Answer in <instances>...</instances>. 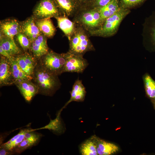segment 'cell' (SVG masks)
<instances>
[{
    "mask_svg": "<svg viewBox=\"0 0 155 155\" xmlns=\"http://www.w3.org/2000/svg\"><path fill=\"white\" fill-rule=\"evenodd\" d=\"M32 77L39 94L52 96L61 85L58 76L48 71L39 63L37 62Z\"/></svg>",
    "mask_w": 155,
    "mask_h": 155,
    "instance_id": "6da1fadb",
    "label": "cell"
},
{
    "mask_svg": "<svg viewBox=\"0 0 155 155\" xmlns=\"http://www.w3.org/2000/svg\"><path fill=\"white\" fill-rule=\"evenodd\" d=\"M90 36L88 31L76 25L73 32L68 39L69 48L68 52L74 55L83 57L86 52L95 51L89 38Z\"/></svg>",
    "mask_w": 155,
    "mask_h": 155,
    "instance_id": "7a4b0ae2",
    "label": "cell"
},
{
    "mask_svg": "<svg viewBox=\"0 0 155 155\" xmlns=\"http://www.w3.org/2000/svg\"><path fill=\"white\" fill-rule=\"evenodd\" d=\"M73 21L89 33L97 30L102 25L98 9L94 7L82 8L73 18Z\"/></svg>",
    "mask_w": 155,
    "mask_h": 155,
    "instance_id": "3957f363",
    "label": "cell"
},
{
    "mask_svg": "<svg viewBox=\"0 0 155 155\" xmlns=\"http://www.w3.org/2000/svg\"><path fill=\"white\" fill-rule=\"evenodd\" d=\"M129 12L128 9L121 8L115 14L106 19L98 29L89 33L90 35L102 37L113 36L117 32L122 20Z\"/></svg>",
    "mask_w": 155,
    "mask_h": 155,
    "instance_id": "277c9868",
    "label": "cell"
},
{
    "mask_svg": "<svg viewBox=\"0 0 155 155\" xmlns=\"http://www.w3.org/2000/svg\"><path fill=\"white\" fill-rule=\"evenodd\" d=\"M38 60L40 64L46 69L58 76L63 73L66 61V53L59 54L49 51Z\"/></svg>",
    "mask_w": 155,
    "mask_h": 155,
    "instance_id": "5b68a950",
    "label": "cell"
},
{
    "mask_svg": "<svg viewBox=\"0 0 155 155\" xmlns=\"http://www.w3.org/2000/svg\"><path fill=\"white\" fill-rule=\"evenodd\" d=\"M32 16L38 20L61 15L54 0H40L33 9Z\"/></svg>",
    "mask_w": 155,
    "mask_h": 155,
    "instance_id": "8992f818",
    "label": "cell"
},
{
    "mask_svg": "<svg viewBox=\"0 0 155 155\" xmlns=\"http://www.w3.org/2000/svg\"><path fill=\"white\" fill-rule=\"evenodd\" d=\"M66 53V61L63 71L65 72L82 73L88 65L87 60L83 57Z\"/></svg>",
    "mask_w": 155,
    "mask_h": 155,
    "instance_id": "52a82bcc",
    "label": "cell"
},
{
    "mask_svg": "<svg viewBox=\"0 0 155 155\" xmlns=\"http://www.w3.org/2000/svg\"><path fill=\"white\" fill-rule=\"evenodd\" d=\"M14 57L22 70L28 75L33 78L38 60L27 52Z\"/></svg>",
    "mask_w": 155,
    "mask_h": 155,
    "instance_id": "ba28073f",
    "label": "cell"
},
{
    "mask_svg": "<svg viewBox=\"0 0 155 155\" xmlns=\"http://www.w3.org/2000/svg\"><path fill=\"white\" fill-rule=\"evenodd\" d=\"M0 34L14 39L15 36L21 31V22L13 18H8L1 21Z\"/></svg>",
    "mask_w": 155,
    "mask_h": 155,
    "instance_id": "9c48e42d",
    "label": "cell"
},
{
    "mask_svg": "<svg viewBox=\"0 0 155 155\" xmlns=\"http://www.w3.org/2000/svg\"><path fill=\"white\" fill-rule=\"evenodd\" d=\"M61 16L74 17L82 7L76 0H54Z\"/></svg>",
    "mask_w": 155,
    "mask_h": 155,
    "instance_id": "30bf717a",
    "label": "cell"
},
{
    "mask_svg": "<svg viewBox=\"0 0 155 155\" xmlns=\"http://www.w3.org/2000/svg\"><path fill=\"white\" fill-rule=\"evenodd\" d=\"M47 38L42 33L31 43L30 50L33 57L38 60L49 51Z\"/></svg>",
    "mask_w": 155,
    "mask_h": 155,
    "instance_id": "8fae6325",
    "label": "cell"
},
{
    "mask_svg": "<svg viewBox=\"0 0 155 155\" xmlns=\"http://www.w3.org/2000/svg\"><path fill=\"white\" fill-rule=\"evenodd\" d=\"M14 84L11 65L9 59L2 55L0 59V85L1 86Z\"/></svg>",
    "mask_w": 155,
    "mask_h": 155,
    "instance_id": "7c38bea8",
    "label": "cell"
},
{
    "mask_svg": "<svg viewBox=\"0 0 155 155\" xmlns=\"http://www.w3.org/2000/svg\"><path fill=\"white\" fill-rule=\"evenodd\" d=\"M26 101L30 102L33 97L38 94L37 86L31 80H25L15 84Z\"/></svg>",
    "mask_w": 155,
    "mask_h": 155,
    "instance_id": "4fadbf2b",
    "label": "cell"
},
{
    "mask_svg": "<svg viewBox=\"0 0 155 155\" xmlns=\"http://www.w3.org/2000/svg\"><path fill=\"white\" fill-rule=\"evenodd\" d=\"M21 30L30 40L31 43L42 33L35 22L32 15L21 22Z\"/></svg>",
    "mask_w": 155,
    "mask_h": 155,
    "instance_id": "5bb4252c",
    "label": "cell"
},
{
    "mask_svg": "<svg viewBox=\"0 0 155 155\" xmlns=\"http://www.w3.org/2000/svg\"><path fill=\"white\" fill-rule=\"evenodd\" d=\"M0 47L11 57H14L23 53L16 44L14 39L1 34Z\"/></svg>",
    "mask_w": 155,
    "mask_h": 155,
    "instance_id": "9a60e30c",
    "label": "cell"
},
{
    "mask_svg": "<svg viewBox=\"0 0 155 155\" xmlns=\"http://www.w3.org/2000/svg\"><path fill=\"white\" fill-rule=\"evenodd\" d=\"M96 150L99 155H110L118 151L119 148L114 143L107 142L95 136Z\"/></svg>",
    "mask_w": 155,
    "mask_h": 155,
    "instance_id": "2e32d148",
    "label": "cell"
},
{
    "mask_svg": "<svg viewBox=\"0 0 155 155\" xmlns=\"http://www.w3.org/2000/svg\"><path fill=\"white\" fill-rule=\"evenodd\" d=\"M86 94L85 88L82 81L78 79L74 83L70 92L71 97L66 103L63 108L69 103L72 101L82 102L84 100Z\"/></svg>",
    "mask_w": 155,
    "mask_h": 155,
    "instance_id": "e0dca14e",
    "label": "cell"
},
{
    "mask_svg": "<svg viewBox=\"0 0 155 155\" xmlns=\"http://www.w3.org/2000/svg\"><path fill=\"white\" fill-rule=\"evenodd\" d=\"M120 0H112L105 5L98 8L100 13L102 24L107 18L113 16L121 9Z\"/></svg>",
    "mask_w": 155,
    "mask_h": 155,
    "instance_id": "ac0fdd59",
    "label": "cell"
},
{
    "mask_svg": "<svg viewBox=\"0 0 155 155\" xmlns=\"http://www.w3.org/2000/svg\"><path fill=\"white\" fill-rule=\"evenodd\" d=\"M63 108L57 113L56 117L54 119H50L49 123L45 126L34 130L41 129H47L56 134L63 133L65 130V127L61 117V113Z\"/></svg>",
    "mask_w": 155,
    "mask_h": 155,
    "instance_id": "d6986e66",
    "label": "cell"
},
{
    "mask_svg": "<svg viewBox=\"0 0 155 155\" xmlns=\"http://www.w3.org/2000/svg\"><path fill=\"white\" fill-rule=\"evenodd\" d=\"M35 23L41 33L47 38H51L56 31L51 18L35 20Z\"/></svg>",
    "mask_w": 155,
    "mask_h": 155,
    "instance_id": "ffe728a7",
    "label": "cell"
},
{
    "mask_svg": "<svg viewBox=\"0 0 155 155\" xmlns=\"http://www.w3.org/2000/svg\"><path fill=\"white\" fill-rule=\"evenodd\" d=\"M57 20L58 27L68 38H69L73 32L76 25L68 17L61 16L55 18Z\"/></svg>",
    "mask_w": 155,
    "mask_h": 155,
    "instance_id": "44dd1931",
    "label": "cell"
},
{
    "mask_svg": "<svg viewBox=\"0 0 155 155\" xmlns=\"http://www.w3.org/2000/svg\"><path fill=\"white\" fill-rule=\"evenodd\" d=\"M11 65L14 84L25 80H31L33 78L28 75L21 68L17 62L12 57L9 59Z\"/></svg>",
    "mask_w": 155,
    "mask_h": 155,
    "instance_id": "7402d4cb",
    "label": "cell"
},
{
    "mask_svg": "<svg viewBox=\"0 0 155 155\" xmlns=\"http://www.w3.org/2000/svg\"><path fill=\"white\" fill-rule=\"evenodd\" d=\"M95 135L86 140L80 145V152L82 155H98L96 150Z\"/></svg>",
    "mask_w": 155,
    "mask_h": 155,
    "instance_id": "603a6c76",
    "label": "cell"
},
{
    "mask_svg": "<svg viewBox=\"0 0 155 155\" xmlns=\"http://www.w3.org/2000/svg\"><path fill=\"white\" fill-rule=\"evenodd\" d=\"M31 128L21 129L19 132L8 141L0 145V147L12 150L18 146L24 139L25 134L32 130Z\"/></svg>",
    "mask_w": 155,
    "mask_h": 155,
    "instance_id": "cb8c5ba5",
    "label": "cell"
},
{
    "mask_svg": "<svg viewBox=\"0 0 155 155\" xmlns=\"http://www.w3.org/2000/svg\"><path fill=\"white\" fill-rule=\"evenodd\" d=\"M143 79L146 94L154 105L155 104V81L148 73H146Z\"/></svg>",
    "mask_w": 155,
    "mask_h": 155,
    "instance_id": "d4e9b609",
    "label": "cell"
},
{
    "mask_svg": "<svg viewBox=\"0 0 155 155\" xmlns=\"http://www.w3.org/2000/svg\"><path fill=\"white\" fill-rule=\"evenodd\" d=\"M37 145L28 138L25 137L24 140L11 150L13 154H20L26 150Z\"/></svg>",
    "mask_w": 155,
    "mask_h": 155,
    "instance_id": "484cf974",
    "label": "cell"
},
{
    "mask_svg": "<svg viewBox=\"0 0 155 155\" xmlns=\"http://www.w3.org/2000/svg\"><path fill=\"white\" fill-rule=\"evenodd\" d=\"M148 22V39L152 50H155V14L150 17Z\"/></svg>",
    "mask_w": 155,
    "mask_h": 155,
    "instance_id": "4316f807",
    "label": "cell"
},
{
    "mask_svg": "<svg viewBox=\"0 0 155 155\" xmlns=\"http://www.w3.org/2000/svg\"><path fill=\"white\" fill-rule=\"evenodd\" d=\"M15 37L24 52L30 50L31 42L28 37L22 32H20Z\"/></svg>",
    "mask_w": 155,
    "mask_h": 155,
    "instance_id": "83f0119b",
    "label": "cell"
},
{
    "mask_svg": "<svg viewBox=\"0 0 155 155\" xmlns=\"http://www.w3.org/2000/svg\"><path fill=\"white\" fill-rule=\"evenodd\" d=\"M147 0H120L121 7L127 9L133 7Z\"/></svg>",
    "mask_w": 155,
    "mask_h": 155,
    "instance_id": "f1b7e54d",
    "label": "cell"
},
{
    "mask_svg": "<svg viewBox=\"0 0 155 155\" xmlns=\"http://www.w3.org/2000/svg\"><path fill=\"white\" fill-rule=\"evenodd\" d=\"M112 0H94L91 7L99 8L104 6Z\"/></svg>",
    "mask_w": 155,
    "mask_h": 155,
    "instance_id": "f546056e",
    "label": "cell"
},
{
    "mask_svg": "<svg viewBox=\"0 0 155 155\" xmlns=\"http://www.w3.org/2000/svg\"><path fill=\"white\" fill-rule=\"evenodd\" d=\"M0 155H13L11 150H8L3 148L0 147Z\"/></svg>",
    "mask_w": 155,
    "mask_h": 155,
    "instance_id": "4dcf8cb0",
    "label": "cell"
},
{
    "mask_svg": "<svg viewBox=\"0 0 155 155\" xmlns=\"http://www.w3.org/2000/svg\"><path fill=\"white\" fill-rule=\"evenodd\" d=\"M81 6L82 8L83 7V5H84H84L87 4L88 3L91 1V0H76Z\"/></svg>",
    "mask_w": 155,
    "mask_h": 155,
    "instance_id": "1f68e13d",
    "label": "cell"
},
{
    "mask_svg": "<svg viewBox=\"0 0 155 155\" xmlns=\"http://www.w3.org/2000/svg\"><path fill=\"white\" fill-rule=\"evenodd\" d=\"M154 108H155V104L154 105Z\"/></svg>",
    "mask_w": 155,
    "mask_h": 155,
    "instance_id": "d6a6232c",
    "label": "cell"
}]
</instances>
